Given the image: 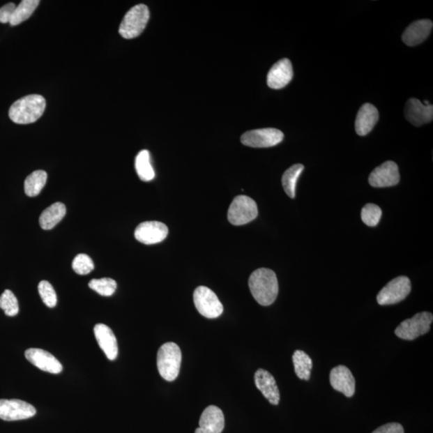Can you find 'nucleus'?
<instances>
[{
  "instance_id": "f257e3e1",
  "label": "nucleus",
  "mask_w": 433,
  "mask_h": 433,
  "mask_svg": "<svg viewBox=\"0 0 433 433\" xmlns=\"http://www.w3.org/2000/svg\"><path fill=\"white\" fill-rule=\"evenodd\" d=\"M249 287L255 301L261 306H270L279 294V282L275 273L267 268H259L251 274Z\"/></svg>"
},
{
  "instance_id": "f03ea898",
  "label": "nucleus",
  "mask_w": 433,
  "mask_h": 433,
  "mask_svg": "<svg viewBox=\"0 0 433 433\" xmlns=\"http://www.w3.org/2000/svg\"><path fill=\"white\" fill-rule=\"evenodd\" d=\"M46 100L41 95L32 94L16 100L10 106L8 115L15 124L28 125L38 121L44 114Z\"/></svg>"
},
{
  "instance_id": "7ed1b4c3",
  "label": "nucleus",
  "mask_w": 433,
  "mask_h": 433,
  "mask_svg": "<svg viewBox=\"0 0 433 433\" xmlns=\"http://www.w3.org/2000/svg\"><path fill=\"white\" fill-rule=\"evenodd\" d=\"M160 375L167 381H174L179 375L181 351L178 344L169 342L160 347L157 358Z\"/></svg>"
},
{
  "instance_id": "20e7f679",
  "label": "nucleus",
  "mask_w": 433,
  "mask_h": 433,
  "mask_svg": "<svg viewBox=\"0 0 433 433\" xmlns=\"http://www.w3.org/2000/svg\"><path fill=\"white\" fill-rule=\"evenodd\" d=\"M149 10L146 5L138 4L125 15L119 28L123 38L130 40L140 36L148 24Z\"/></svg>"
},
{
  "instance_id": "39448f33",
  "label": "nucleus",
  "mask_w": 433,
  "mask_h": 433,
  "mask_svg": "<svg viewBox=\"0 0 433 433\" xmlns=\"http://www.w3.org/2000/svg\"><path fill=\"white\" fill-rule=\"evenodd\" d=\"M432 320L430 312L417 313L413 318L403 321L395 330V334L404 340H414L429 333Z\"/></svg>"
},
{
  "instance_id": "423d86ee",
  "label": "nucleus",
  "mask_w": 433,
  "mask_h": 433,
  "mask_svg": "<svg viewBox=\"0 0 433 433\" xmlns=\"http://www.w3.org/2000/svg\"><path fill=\"white\" fill-rule=\"evenodd\" d=\"M258 206L250 197L239 195L233 200L228 211V220L234 226H242L258 216Z\"/></svg>"
},
{
  "instance_id": "0eeeda50",
  "label": "nucleus",
  "mask_w": 433,
  "mask_h": 433,
  "mask_svg": "<svg viewBox=\"0 0 433 433\" xmlns=\"http://www.w3.org/2000/svg\"><path fill=\"white\" fill-rule=\"evenodd\" d=\"M194 302L197 311L207 319H216L223 312L222 304L216 294L206 287L196 288Z\"/></svg>"
},
{
  "instance_id": "6e6552de",
  "label": "nucleus",
  "mask_w": 433,
  "mask_h": 433,
  "mask_svg": "<svg viewBox=\"0 0 433 433\" xmlns=\"http://www.w3.org/2000/svg\"><path fill=\"white\" fill-rule=\"evenodd\" d=\"M411 290V281L408 277L399 276L390 281L378 293L377 303L381 306L393 305L403 301Z\"/></svg>"
},
{
  "instance_id": "1a4fd4ad",
  "label": "nucleus",
  "mask_w": 433,
  "mask_h": 433,
  "mask_svg": "<svg viewBox=\"0 0 433 433\" xmlns=\"http://www.w3.org/2000/svg\"><path fill=\"white\" fill-rule=\"evenodd\" d=\"M284 138L282 132L274 128H260V130L245 132L241 137L244 146L252 148H269L277 146Z\"/></svg>"
},
{
  "instance_id": "9d476101",
  "label": "nucleus",
  "mask_w": 433,
  "mask_h": 433,
  "mask_svg": "<svg viewBox=\"0 0 433 433\" xmlns=\"http://www.w3.org/2000/svg\"><path fill=\"white\" fill-rule=\"evenodd\" d=\"M36 414L34 406L20 400H0V419L15 421L31 418Z\"/></svg>"
},
{
  "instance_id": "9b49d317",
  "label": "nucleus",
  "mask_w": 433,
  "mask_h": 433,
  "mask_svg": "<svg viewBox=\"0 0 433 433\" xmlns=\"http://www.w3.org/2000/svg\"><path fill=\"white\" fill-rule=\"evenodd\" d=\"M399 167L397 163L388 160L375 169L369 176L368 183L376 188H384L397 185L400 183Z\"/></svg>"
},
{
  "instance_id": "f8f14e48",
  "label": "nucleus",
  "mask_w": 433,
  "mask_h": 433,
  "mask_svg": "<svg viewBox=\"0 0 433 433\" xmlns=\"http://www.w3.org/2000/svg\"><path fill=\"white\" fill-rule=\"evenodd\" d=\"M169 229L167 225L156 222H144L139 225L135 229V238L142 243L153 245L162 243L167 238Z\"/></svg>"
},
{
  "instance_id": "ddd939ff",
  "label": "nucleus",
  "mask_w": 433,
  "mask_h": 433,
  "mask_svg": "<svg viewBox=\"0 0 433 433\" xmlns=\"http://www.w3.org/2000/svg\"><path fill=\"white\" fill-rule=\"evenodd\" d=\"M404 115L414 126H424L433 119V106L430 104L426 105L418 99L411 98L406 103Z\"/></svg>"
},
{
  "instance_id": "4468645a",
  "label": "nucleus",
  "mask_w": 433,
  "mask_h": 433,
  "mask_svg": "<svg viewBox=\"0 0 433 433\" xmlns=\"http://www.w3.org/2000/svg\"><path fill=\"white\" fill-rule=\"evenodd\" d=\"M331 386L347 397H351L356 392V381L349 368L339 365L333 369L330 373Z\"/></svg>"
},
{
  "instance_id": "2eb2a0df",
  "label": "nucleus",
  "mask_w": 433,
  "mask_h": 433,
  "mask_svg": "<svg viewBox=\"0 0 433 433\" xmlns=\"http://www.w3.org/2000/svg\"><path fill=\"white\" fill-rule=\"evenodd\" d=\"M26 359L32 365L42 371L52 374H59L63 370V367L54 356L51 353L39 349H30L25 351Z\"/></svg>"
},
{
  "instance_id": "dca6fc26",
  "label": "nucleus",
  "mask_w": 433,
  "mask_h": 433,
  "mask_svg": "<svg viewBox=\"0 0 433 433\" xmlns=\"http://www.w3.org/2000/svg\"><path fill=\"white\" fill-rule=\"evenodd\" d=\"M293 75L291 61L288 59H282L271 68L267 75V84L271 89H281L291 82Z\"/></svg>"
},
{
  "instance_id": "f3484780",
  "label": "nucleus",
  "mask_w": 433,
  "mask_h": 433,
  "mask_svg": "<svg viewBox=\"0 0 433 433\" xmlns=\"http://www.w3.org/2000/svg\"><path fill=\"white\" fill-rule=\"evenodd\" d=\"M225 427L222 411L215 405L208 406L201 416L199 427L195 433H222Z\"/></svg>"
},
{
  "instance_id": "a211bd4d",
  "label": "nucleus",
  "mask_w": 433,
  "mask_h": 433,
  "mask_svg": "<svg viewBox=\"0 0 433 433\" xmlns=\"http://www.w3.org/2000/svg\"><path fill=\"white\" fill-rule=\"evenodd\" d=\"M255 383L257 388L273 405H278L280 401V389L274 377L264 369H259L255 374Z\"/></svg>"
},
{
  "instance_id": "6ab92c4d",
  "label": "nucleus",
  "mask_w": 433,
  "mask_h": 433,
  "mask_svg": "<svg viewBox=\"0 0 433 433\" xmlns=\"http://www.w3.org/2000/svg\"><path fill=\"white\" fill-rule=\"evenodd\" d=\"M433 24L430 20L415 21L404 31L402 40L409 47L419 45L430 36Z\"/></svg>"
},
{
  "instance_id": "aec40b11",
  "label": "nucleus",
  "mask_w": 433,
  "mask_h": 433,
  "mask_svg": "<svg viewBox=\"0 0 433 433\" xmlns=\"http://www.w3.org/2000/svg\"><path fill=\"white\" fill-rule=\"evenodd\" d=\"M94 335L107 358L109 360H116L119 355V345H117L116 336L110 328L102 324H96L94 328Z\"/></svg>"
},
{
  "instance_id": "412c9836",
  "label": "nucleus",
  "mask_w": 433,
  "mask_h": 433,
  "mask_svg": "<svg viewBox=\"0 0 433 433\" xmlns=\"http://www.w3.org/2000/svg\"><path fill=\"white\" fill-rule=\"evenodd\" d=\"M379 121V112L375 106L366 103L362 105L355 122L358 135L365 137L370 132Z\"/></svg>"
},
{
  "instance_id": "4be33fe9",
  "label": "nucleus",
  "mask_w": 433,
  "mask_h": 433,
  "mask_svg": "<svg viewBox=\"0 0 433 433\" xmlns=\"http://www.w3.org/2000/svg\"><path fill=\"white\" fill-rule=\"evenodd\" d=\"M66 215V206L61 202L54 203L41 213L40 217L41 228L45 231L54 228Z\"/></svg>"
},
{
  "instance_id": "5701e85b",
  "label": "nucleus",
  "mask_w": 433,
  "mask_h": 433,
  "mask_svg": "<svg viewBox=\"0 0 433 433\" xmlns=\"http://www.w3.org/2000/svg\"><path fill=\"white\" fill-rule=\"evenodd\" d=\"M39 0H23L10 16V25L16 26L22 24L31 17L40 4Z\"/></svg>"
},
{
  "instance_id": "b1692460",
  "label": "nucleus",
  "mask_w": 433,
  "mask_h": 433,
  "mask_svg": "<svg viewBox=\"0 0 433 433\" xmlns=\"http://www.w3.org/2000/svg\"><path fill=\"white\" fill-rule=\"evenodd\" d=\"M292 360L297 377L303 381H309L313 367L311 357L307 353L297 350L294 352Z\"/></svg>"
},
{
  "instance_id": "393cba45",
  "label": "nucleus",
  "mask_w": 433,
  "mask_h": 433,
  "mask_svg": "<svg viewBox=\"0 0 433 433\" xmlns=\"http://www.w3.org/2000/svg\"><path fill=\"white\" fill-rule=\"evenodd\" d=\"M47 179V174L45 170H36L26 176L24 181V191L29 197H36L40 194Z\"/></svg>"
},
{
  "instance_id": "a878e982",
  "label": "nucleus",
  "mask_w": 433,
  "mask_h": 433,
  "mask_svg": "<svg viewBox=\"0 0 433 433\" xmlns=\"http://www.w3.org/2000/svg\"><path fill=\"white\" fill-rule=\"evenodd\" d=\"M303 169L304 167L302 164L293 165L282 175V183L283 189H284L286 194L291 199H295L296 197L297 181L299 176L303 173Z\"/></svg>"
},
{
  "instance_id": "bb28decb",
  "label": "nucleus",
  "mask_w": 433,
  "mask_h": 433,
  "mask_svg": "<svg viewBox=\"0 0 433 433\" xmlns=\"http://www.w3.org/2000/svg\"><path fill=\"white\" fill-rule=\"evenodd\" d=\"M135 168L139 178L142 181H151L154 178L155 173L151 162V154L146 149L137 154Z\"/></svg>"
},
{
  "instance_id": "cd10ccee",
  "label": "nucleus",
  "mask_w": 433,
  "mask_h": 433,
  "mask_svg": "<svg viewBox=\"0 0 433 433\" xmlns=\"http://www.w3.org/2000/svg\"><path fill=\"white\" fill-rule=\"evenodd\" d=\"M89 287L102 296H111L116 290V282L109 278H103L100 280H92L89 283Z\"/></svg>"
},
{
  "instance_id": "c85d7f7f",
  "label": "nucleus",
  "mask_w": 433,
  "mask_h": 433,
  "mask_svg": "<svg viewBox=\"0 0 433 433\" xmlns=\"http://www.w3.org/2000/svg\"><path fill=\"white\" fill-rule=\"evenodd\" d=\"M382 216L381 208L373 203L363 206L361 211V218L363 223L367 227H375L377 226Z\"/></svg>"
},
{
  "instance_id": "c756f323",
  "label": "nucleus",
  "mask_w": 433,
  "mask_h": 433,
  "mask_svg": "<svg viewBox=\"0 0 433 433\" xmlns=\"http://www.w3.org/2000/svg\"><path fill=\"white\" fill-rule=\"evenodd\" d=\"M0 308L10 317H15L19 313L18 301L12 291L5 290L0 296Z\"/></svg>"
},
{
  "instance_id": "7c9ffc66",
  "label": "nucleus",
  "mask_w": 433,
  "mask_h": 433,
  "mask_svg": "<svg viewBox=\"0 0 433 433\" xmlns=\"http://www.w3.org/2000/svg\"><path fill=\"white\" fill-rule=\"evenodd\" d=\"M73 269L78 275H88L94 270L93 261L87 255L79 254L73 259Z\"/></svg>"
},
{
  "instance_id": "2f4dec72",
  "label": "nucleus",
  "mask_w": 433,
  "mask_h": 433,
  "mask_svg": "<svg viewBox=\"0 0 433 433\" xmlns=\"http://www.w3.org/2000/svg\"><path fill=\"white\" fill-rule=\"evenodd\" d=\"M38 291L43 302L47 307L52 308L56 306V293L50 282L41 281L39 283Z\"/></svg>"
},
{
  "instance_id": "473e14b6",
  "label": "nucleus",
  "mask_w": 433,
  "mask_h": 433,
  "mask_svg": "<svg viewBox=\"0 0 433 433\" xmlns=\"http://www.w3.org/2000/svg\"><path fill=\"white\" fill-rule=\"evenodd\" d=\"M372 433H404V430L399 423H388L378 427Z\"/></svg>"
},
{
  "instance_id": "72a5a7b5",
  "label": "nucleus",
  "mask_w": 433,
  "mask_h": 433,
  "mask_svg": "<svg viewBox=\"0 0 433 433\" xmlns=\"http://www.w3.org/2000/svg\"><path fill=\"white\" fill-rule=\"evenodd\" d=\"M15 9V5L13 3H10L4 5L3 7L0 8V23H9L10 16H12V14L14 12Z\"/></svg>"
}]
</instances>
